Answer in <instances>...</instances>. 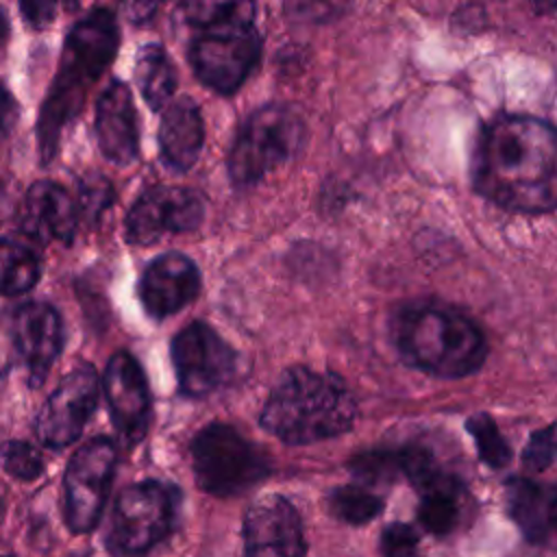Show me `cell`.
<instances>
[{"label": "cell", "mask_w": 557, "mask_h": 557, "mask_svg": "<svg viewBox=\"0 0 557 557\" xmlns=\"http://www.w3.org/2000/svg\"><path fill=\"white\" fill-rule=\"evenodd\" d=\"M115 198V189L109 183V178H104L102 174H85L78 183V215L96 222L113 202Z\"/></svg>", "instance_id": "28"}, {"label": "cell", "mask_w": 557, "mask_h": 557, "mask_svg": "<svg viewBox=\"0 0 557 557\" xmlns=\"http://www.w3.org/2000/svg\"><path fill=\"white\" fill-rule=\"evenodd\" d=\"M331 511L348 524H366L383 509V500L361 485H344L329 496Z\"/></svg>", "instance_id": "24"}, {"label": "cell", "mask_w": 557, "mask_h": 557, "mask_svg": "<svg viewBox=\"0 0 557 557\" xmlns=\"http://www.w3.org/2000/svg\"><path fill=\"white\" fill-rule=\"evenodd\" d=\"M117 466V446L109 437H94L70 459L63 476L65 522L74 533H89L100 522Z\"/></svg>", "instance_id": "10"}, {"label": "cell", "mask_w": 557, "mask_h": 557, "mask_svg": "<svg viewBox=\"0 0 557 557\" xmlns=\"http://www.w3.org/2000/svg\"><path fill=\"white\" fill-rule=\"evenodd\" d=\"M557 459V422L535 431L522 453L527 468L540 472Z\"/></svg>", "instance_id": "29"}, {"label": "cell", "mask_w": 557, "mask_h": 557, "mask_svg": "<svg viewBox=\"0 0 557 557\" xmlns=\"http://www.w3.org/2000/svg\"><path fill=\"white\" fill-rule=\"evenodd\" d=\"M200 289V272L183 252H163L154 257L141 272L137 296L144 311L163 320L189 305Z\"/></svg>", "instance_id": "16"}, {"label": "cell", "mask_w": 557, "mask_h": 557, "mask_svg": "<svg viewBox=\"0 0 557 557\" xmlns=\"http://www.w3.org/2000/svg\"><path fill=\"white\" fill-rule=\"evenodd\" d=\"M302 117L283 104H263L242 124L228 152V174L237 187H250L287 163L302 146Z\"/></svg>", "instance_id": "6"}, {"label": "cell", "mask_w": 557, "mask_h": 557, "mask_svg": "<svg viewBox=\"0 0 557 557\" xmlns=\"http://www.w3.org/2000/svg\"><path fill=\"white\" fill-rule=\"evenodd\" d=\"M65 342L59 311L44 300H28L0 320V376L22 366L30 387H39Z\"/></svg>", "instance_id": "9"}, {"label": "cell", "mask_w": 557, "mask_h": 557, "mask_svg": "<svg viewBox=\"0 0 557 557\" xmlns=\"http://www.w3.org/2000/svg\"><path fill=\"white\" fill-rule=\"evenodd\" d=\"M7 30H9V22H7V15H4V11L0 9V39H4Z\"/></svg>", "instance_id": "37"}, {"label": "cell", "mask_w": 557, "mask_h": 557, "mask_svg": "<svg viewBox=\"0 0 557 557\" xmlns=\"http://www.w3.org/2000/svg\"><path fill=\"white\" fill-rule=\"evenodd\" d=\"M96 137L100 152L115 165H128L139 154V117L131 87L111 81L96 104Z\"/></svg>", "instance_id": "18"}, {"label": "cell", "mask_w": 557, "mask_h": 557, "mask_svg": "<svg viewBox=\"0 0 557 557\" xmlns=\"http://www.w3.org/2000/svg\"><path fill=\"white\" fill-rule=\"evenodd\" d=\"M13 213V196L7 181L0 176V222H4Z\"/></svg>", "instance_id": "34"}, {"label": "cell", "mask_w": 557, "mask_h": 557, "mask_svg": "<svg viewBox=\"0 0 557 557\" xmlns=\"http://www.w3.org/2000/svg\"><path fill=\"white\" fill-rule=\"evenodd\" d=\"M172 363L181 394L202 398L233 381L237 352L205 322H191L172 339Z\"/></svg>", "instance_id": "11"}, {"label": "cell", "mask_w": 557, "mask_h": 557, "mask_svg": "<svg viewBox=\"0 0 557 557\" xmlns=\"http://www.w3.org/2000/svg\"><path fill=\"white\" fill-rule=\"evenodd\" d=\"M350 472L366 485H385L400 474L398 453L394 450H368L350 459Z\"/></svg>", "instance_id": "26"}, {"label": "cell", "mask_w": 557, "mask_h": 557, "mask_svg": "<svg viewBox=\"0 0 557 557\" xmlns=\"http://www.w3.org/2000/svg\"><path fill=\"white\" fill-rule=\"evenodd\" d=\"M0 463L7 474L20 481H33L44 472L41 453L24 440L0 442Z\"/></svg>", "instance_id": "27"}, {"label": "cell", "mask_w": 557, "mask_h": 557, "mask_svg": "<svg viewBox=\"0 0 557 557\" xmlns=\"http://www.w3.org/2000/svg\"><path fill=\"white\" fill-rule=\"evenodd\" d=\"M244 557H305L302 522L287 498L272 494L248 507Z\"/></svg>", "instance_id": "15"}, {"label": "cell", "mask_w": 557, "mask_h": 557, "mask_svg": "<svg viewBox=\"0 0 557 557\" xmlns=\"http://www.w3.org/2000/svg\"><path fill=\"white\" fill-rule=\"evenodd\" d=\"M0 379H2V376H0Z\"/></svg>", "instance_id": "40"}, {"label": "cell", "mask_w": 557, "mask_h": 557, "mask_svg": "<svg viewBox=\"0 0 557 557\" xmlns=\"http://www.w3.org/2000/svg\"><path fill=\"white\" fill-rule=\"evenodd\" d=\"M54 2H46V0H37V2H22L20 11L24 15V20L35 26V28H44L54 20Z\"/></svg>", "instance_id": "33"}, {"label": "cell", "mask_w": 557, "mask_h": 557, "mask_svg": "<svg viewBox=\"0 0 557 557\" xmlns=\"http://www.w3.org/2000/svg\"><path fill=\"white\" fill-rule=\"evenodd\" d=\"M507 505L511 518L527 533L529 540L540 542L548 527L546 522V503L535 483L527 479H513L507 483Z\"/></svg>", "instance_id": "23"}, {"label": "cell", "mask_w": 557, "mask_h": 557, "mask_svg": "<svg viewBox=\"0 0 557 557\" xmlns=\"http://www.w3.org/2000/svg\"><path fill=\"white\" fill-rule=\"evenodd\" d=\"M135 81L144 102L159 111L172 102L176 89V67L161 44H146L135 59Z\"/></svg>", "instance_id": "20"}, {"label": "cell", "mask_w": 557, "mask_h": 557, "mask_svg": "<svg viewBox=\"0 0 557 557\" xmlns=\"http://www.w3.org/2000/svg\"><path fill=\"white\" fill-rule=\"evenodd\" d=\"M0 511H2V503H0Z\"/></svg>", "instance_id": "39"}, {"label": "cell", "mask_w": 557, "mask_h": 557, "mask_svg": "<svg viewBox=\"0 0 557 557\" xmlns=\"http://www.w3.org/2000/svg\"><path fill=\"white\" fill-rule=\"evenodd\" d=\"M237 4L239 2H185L181 4V11L187 24L207 28L228 17L237 9Z\"/></svg>", "instance_id": "31"}, {"label": "cell", "mask_w": 557, "mask_h": 557, "mask_svg": "<svg viewBox=\"0 0 557 557\" xmlns=\"http://www.w3.org/2000/svg\"><path fill=\"white\" fill-rule=\"evenodd\" d=\"M205 218L202 198L187 187L157 185L131 205L124 220V237L133 246H150L168 233H187Z\"/></svg>", "instance_id": "13"}, {"label": "cell", "mask_w": 557, "mask_h": 557, "mask_svg": "<svg viewBox=\"0 0 557 557\" xmlns=\"http://www.w3.org/2000/svg\"><path fill=\"white\" fill-rule=\"evenodd\" d=\"M0 557H9V555H0Z\"/></svg>", "instance_id": "38"}, {"label": "cell", "mask_w": 557, "mask_h": 557, "mask_svg": "<svg viewBox=\"0 0 557 557\" xmlns=\"http://www.w3.org/2000/svg\"><path fill=\"white\" fill-rule=\"evenodd\" d=\"M120 46V26L111 9L96 7L65 35L61 61L37 120L41 163H50L65 128L78 117L91 85L111 65Z\"/></svg>", "instance_id": "2"}, {"label": "cell", "mask_w": 557, "mask_h": 557, "mask_svg": "<svg viewBox=\"0 0 557 557\" xmlns=\"http://www.w3.org/2000/svg\"><path fill=\"white\" fill-rule=\"evenodd\" d=\"M98 396L100 376L96 368L83 363L72 370L41 405L35 418L37 440L54 450L74 444L96 411Z\"/></svg>", "instance_id": "12"}, {"label": "cell", "mask_w": 557, "mask_h": 557, "mask_svg": "<svg viewBox=\"0 0 557 557\" xmlns=\"http://www.w3.org/2000/svg\"><path fill=\"white\" fill-rule=\"evenodd\" d=\"M41 274L39 259L28 246L0 237V296L30 292Z\"/></svg>", "instance_id": "22"}, {"label": "cell", "mask_w": 557, "mask_h": 557, "mask_svg": "<svg viewBox=\"0 0 557 557\" xmlns=\"http://www.w3.org/2000/svg\"><path fill=\"white\" fill-rule=\"evenodd\" d=\"M357 405L344 381L309 368L287 370L261 409V426L287 444H311L352 426Z\"/></svg>", "instance_id": "3"}, {"label": "cell", "mask_w": 557, "mask_h": 557, "mask_svg": "<svg viewBox=\"0 0 557 557\" xmlns=\"http://www.w3.org/2000/svg\"><path fill=\"white\" fill-rule=\"evenodd\" d=\"M100 385L117 435L126 446L139 444L148 433L152 413L144 368L131 352L117 350L109 357Z\"/></svg>", "instance_id": "14"}, {"label": "cell", "mask_w": 557, "mask_h": 557, "mask_svg": "<svg viewBox=\"0 0 557 557\" xmlns=\"http://www.w3.org/2000/svg\"><path fill=\"white\" fill-rule=\"evenodd\" d=\"M396 346L416 368L459 379L481 368L485 359V337L463 313L444 305H418L396 320Z\"/></svg>", "instance_id": "4"}, {"label": "cell", "mask_w": 557, "mask_h": 557, "mask_svg": "<svg viewBox=\"0 0 557 557\" xmlns=\"http://www.w3.org/2000/svg\"><path fill=\"white\" fill-rule=\"evenodd\" d=\"M20 120V104L13 94L0 83V146L11 137Z\"/></svg>", "instance_id": "32"}, {"label": "cell", "mask_w": 557, "mask_h": 557, "mask_svg": "<svg viewBox=\"0 0 557 557\" xmlns=\"http://www.w3.org/2000/svg\"><path fill=\"white\" fill-rule=\"evenodd\" d=\"M546 522L557 529V487L550 492L548 500H546Z\"/></svg>", "instance_id": "36"}, {"label": "cell", "mask_w": 557, "mask_h": 557, "mask_svg": "<svg viewBox=\"0 0 557 557\" xmlns=\"http://www.w3.org/2000/svg\"><path fill=\"white\" fill-rule=\"evenodd\" d=\"M252 4L239 2L222 22L202 28L189 44V63L202 85L233 94L257 65L261 37L252 24Z\"/></svg>", "instance_id": "5"}, {"label": "cell", "mask_w": 557, "mask_h": 557, "mask_svg": "<svg viewBox=\"0 0 557 557\" xmlns=\"http://www.w3.org/2000/svg\"><path fill=\"white\" fill-rule=\"evenodd\" d=\"M189 450L198 487L213 496L242 494L270 472L263 453L231 424H207Z\"/></svg>", "instance_id": "8"}, {"label": "cell", "mask_w": 557, "mask_h": 557, "mask_svg": "<svg viewBox=\"0 0 557 557\" xmlns=\"http://www.w3.org/2000/svg\"><path fill=\"white\" fill-rule=\"evenodd\" d=\"M474 185L509 211L557 209V128L531 115L487 122L476 141Z\"/></svg>", "instance_id": "1"}, {"label": "cell", "mask_w": 557, "mask_h": 557, "mask_svg": "<svg viewBox=\"0 0 557 557\" xmlns=\"http://www.w3.org/2000/svg\"><path fill=\"white\" fill-rule=\"evenodd\" d=\"M181 492L163 481H141L124 487L113 505L107 546L115 557H139L170 535L176 522Z\"/></svg>", "instance_id": "7"}, {"label": "cell", "mask_w": 557, "mask_h": 557, "mask_svg": "<svg viewBox=\"0 0 557 557\" xmlns=\"http://www.w3.org/2000/svg\"><path fill=\"white\" fill-rule=\"evenodd\" d=\"M381 553L383 557H420L418 533L403 522L385 527L381 535Z\"/></svg>", "instance_id": "30"}, {"label": "cell", "mask_w": 557, "mask_h": 557, "mask_svg": "<svg viewBox=\"0 0 557 557\" xmlns=\"http://www.w3.org/2000/svg\"><path fill=\"white\" fill-rule=\"evenodd\" d=\"M468 431L476 444L479 457L492 466V468H503L509 463L511 459V450L507 446V442L503 440L498 426L494 424V420L487 413H474L468 420Z\"/></svg>", "instance_id": "25"}, {"label": "cell", "mask_w": 557, "mask_h": 557, "mask_svg": "<svg viewBox=\"0 0 557 557\" xmlns=\"http://www.w3.org/2000/svg\"><path fill=\"white\" fill-rule=\"evenodd\" d=\"M461 483L442 472L431 485H426L420 494V507H418V518L422 527L431 533H448L457 527L459 522V498H461Z\"/></svg>", "instance_id": "21"}, {"label": "cell", "mask_w": 557, "mask_h": 557, "mask_svg": "<svg viewBox=\"0 0 557 557\" xmlns=\"http://www.w3.org/2000/svg\"><path fill=\"white\" fill-rule=\"evenodd\" d=\"M157 9V4H150V2H141V4H126L124 7V11H126V15L137 24V22H146L148 17L144 15V11H154Z\"/></svg>", "instance_id": "35"}, {"label": "cell", "mask_w": 557, "mask_h": 557, "mask_svg": "<svg viewBox=\"0 0 557 557\" xmlns=\"http://www.w3.org/2000/svg\"><path fill=\"white\" fill-rule=\"evenodd\" d=\"M78 207L70 191L54 181H35L20 209V228L24 235L46 242L72 244L78 231Z\"/></svg>", "instance_id": "17"}, {"label": "cell", "mask_w": 557, "mask_h": 557, "mask_svg": "<svg viewBox=\"0 0 557 557\" xmlns=\"http://www.w3.org/2000/svg\"><path fill=\"white\" fill-rule=\"evenodd\" d=\"M202 144L205 122L198 104L187 96L172 100L159 124V150L163 161L176 172H187L198 161Z\"/></svg>", "instance_id": "19"}]
</instances>
